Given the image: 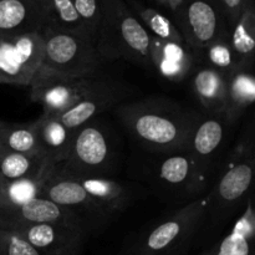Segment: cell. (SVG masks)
Masks as SVG:
<instances>
[{
    "mask_svg": "<svg viewBox=\"0 0 255 255\" xmlns=\"http://www.w3.org/2000/svg\"><path fill=\"white\" fill-rule=\"evenodd\" d=\"M254 169V137L251 129L231 152L227 167L207 193L209 203L206 219L212 224L226 223L236 214L251 196Z\"/></svg>",
    "mask_w": 255,
    "mask_h": 255,
    "instance_id": "277c9868",
    "label": "cell"
},
{
    "mask_svg": "<svg viewBox=\"0 0 255 255\" xmlns=\"http://www.w3.org/2000/svg\"><path fill=\"white\" fill-rule=\"evenodd\" d=\"M72 2L90 39L95 44L100 20H101V7L99 0H72Z\"/></svg>",
    "mask_w": 255,
    "mask_h": 255,
    "instance_id": "f546056e",
    "label": "cell"
},
{
    "mask_svg": "<svg viewBox=\"0 0 255 255\" xmlns=\"http://www.w3.org/2000/svg\"><path fill=\"white\" fill-rule=\"evenodd\" d=\"M0 84H7V81L1 76V75H0Z\"/></svg>",
    "mask_w": 255,
    "mask_h": 255,
    "instance_id": "e575fe53",
    "label": "cell"
},
{
    "mask_svg": "<svg viewBox=\"0 0 255 255\" xmlns=\"http://www.w3.org/2000/svg\"><path fill=\"white\" fill-rule=\"evenodd\" d=\"M0 255H41L19 234L0 229Z\"/></svg>",
    "mask_w": 255,
    "mask_h": 255,
    "instance_id": "4dcf8cb0",
    "label": "cell"
},
{
    "mask_svg": "<svg viewBox=\"0 0 255 255\" xmlns=\"http://www.w3.org/2000/svg\"><path fill=\"white\" fill-rule=\"evenodd\" d=\"M192 90L207 116H223L227 105V76L203 65L193 72Z\"/></svg>",
    "mask_w": 255,
    "mask_h": 255,
    "instance_id": "d6986e66",
    "label": "cell"
},
{
    "mask_svg": "<svg viewBox=\"0 0 255 255\" xmlns=\"http://www.w3.org/2000/svg\"><path fill=\"white\" fill-rule=\"evenodd\" d=\"M112 162L111 137L106 128L91 121L74 131L66 158L52 173L65 177H106Z\"/></svg>",
    "mask_w": 255,
    "mask_h": 255,
    "instance_id": "8992f818",
    "label": "cell"
},
{
    "mask_svg": "<svg viewBox=\"0 0 255 255\" xmlns=\"http://www.w3.org/2000/svg\"><path fill=\"white\" fill-rule=\"evenodd\" d=\"M159 183L171 191L199 194L207 188L212 176L199 167L188 152L166 154L156 167Z\"/></svg>",
    "mask_w": 255,
    "mask_h": 255,
    "instance_id": "4fadbf2b",
    "label": "cell"
},
{
    "mask_svg": "<svg viewBox=\"0 0 255 255\" xmlns=\"http://www.w3.org/2000/svg\"><path fill=\"white\" fill-rule=\"evenodd\" d=\"M47 177L25 178L0 184V203L20 204L39 198L40 191Z\"/></svg>",
    "mask_w": 255,
    "mask_h": 255,
    "instance_id": "83f0119b",
    "label": "cell"
},
{
    "mask_svg": "<svg viewBox=\"0 0 255 255\" xmlns=\"http://www.w3.org/2000/svg\"><path fill=\"white\" fill-rule=\"evenodd\" d=\"M20 223H66L81 226L87 231L76 214L40 197L20 204L0 203V229Z\"/></svg>",
    "mask_w": 255,
    "mask_h": 255,
    "instance_id": "9a60e30c",
    "label": "cell"
},
{
    "mask_svg": "<svg viewBox=\"0 0 255 255\" xmlns=\"http://www.w3.org/2000/svg\"><path fill=\"white\" fill-rule=\"evenodd\" d=\"M201 57L206 60L207 66L213 67L227 77L238 67L237 57L229 44V37L217 40L204 47L203 50H201Z\"/></svg>",
    "mask_w": 255,
    "mask_h": 255,
    "instance_id": "f1b7e54d",
    "label": "cell"
},
{
    "mask_svg": "<svg viewBox=\"0 0 255 255\" xmlns=\"http://www.w3.org/2000/svg\"><path fill=\"white\" fill-rule=\"evenodd\" d=\"M255 213L252 196L246 201V208L233 228L221 241L201 255H254Z\"/></svg>",
    "mask_w": 255,
    "mask_h": 255,
    "instance_id": "ac0fdd59",
    "label": "cell"
},
{
    "mask_svg": "<svg viewBox=\"0 0 255 255\" xmlns=\"http://www.w3.org/2000/svg\"><path fill=\"white\" fill-rule=\"evenodd\" d=\"M101 20L96 35L101 60H126L149 70V34L125 0H99Z\"/></svg>",
    "mask_w": 255,
    "mask_h": 255,
    "instance_id": "7a4b0ae2",
    "label": "cell"
},
{
    "mask_svg": "<svg viewBox=\"0 0 255 255\" xmlns=\"http://www.w3.org/2000/svg\"><path fill=\"white\" fill-rule=\"evenodd\" d=\"M246 2L247 0H219V4H221L224 15H226L229 31L238 21Z\"/></svg>",
    "mask_w": 255,
    "mask_h": 255,
    "instance_id": "1f68e13d",
    "label": "cell"
},
{
    "mask_svg": "<svg viewBox=\"0 0 255 255\" xmlns=\"http://www.w3.org/2000/svg\"><path fill=\"white\" fill-rule=\"evenodd\" d=\"M117 116L144 149L154 153L188 151L194 127L202 115L168 97H148L121 104Z\"/></svg>",
    "mask_w": 255,
    "mask_h": 255,
    "instance_id": "6da1fadb",
    "label": "cell"
},
{
    "mask_svg": "<svg viewBox=\"0 0 255 255\" xmlns=\"http://www.w3.org/2000/svg\"><path fill=\"white\" fill-rule=\"evenodd\" d=\"M201 50H194L187 42L164 40L149 35L151 67L164 80L181 82L194 70Z\"/></svg>",
    "mask_w": 255,
    "mask_h": 255,
    "instance_id": "7c38bea8",
    "label": "cell"
},
{
    "mask_svg": "<svg viewBox=\"0 0 255 255\" xmlns=\"http://www.w3.org/2000/svg\"><path fill=\"white\" fill-rule=\"evenodd\" d=\"M209 198H197L144 229L121 255H186L206 222Z\"/></svg>",
    "mask_w": 255,
    "mask_h": 255,
    "instance_id": "3957f363",
    "label": "cell"
},
{
    "mask_svg": "<svg viewBox=\"0 0 255 255\" xmlns=\"http://www.w3.org/2000/svg\"><path fill=\"white\" fill-rule=\"evenodd\" d=\"M0 151L24 154H42L34 122L6 124L0 121Z\"/></svg>",
    "mask_w": 255,
    "mask_h": 255,
    "instance_id": "d4e9b609",
    "label": "cell"
},
{
    "mask_svg": "<svg viewBox=\"0 0 255 255\" xmlns=\"http://www.w3.org/2000/svg\"><path fill=\"white\" fill-rule=\"evenodd\" d=\"M47 25L92 41L75 10L72 0H47Z\"/></svg>",
    "mask_w": 255,
    "mask_h": 255,
    "instance_id": "4316f807",
    "label": "cell"
},
{
    "mask_svg": "<svg viewBox=\"0 0 255 255\" xmlns=\"http://www.w3.org/2000/svg\"><path fill=\"white\" fill-rule=\"evenodd\" d=\"M40 32L44 41L40 70L74 79L95 77L101 57L94 42L49 25Z\"/></svg>",
    "mask_w": 255,
    "mask_h": 255,
    "instance_id": "5b68a950",
    "label": "cell"
},
{
    "mask_svg": "<svg viewBox=\"0 0 255 255\" xmlns=\"http://www.w3.org/2000/svg\"><path fill=\"white\" fill-rule=\"evenodd\" d=\"M104 207L110 214L124 211L132 202V192L128 187L107 177H70Z\"/></svg>",
    "mask_w": 255,
    "mask_h": 255,
    "instance_id": "7402d4cb",
    "label": "cell"
},
{
    "mask_svg": "<svg viewBox=\"0 0 255 255\" xmlns=\"http://www.w3.org/2000/svg\"><path fill=\"white\" fill-rule=\"evenodd\" d=\"M39 197L47 199L62 208L69 209L72 213L76 214L81 221V214H86L94 218L96 217L106 218L110 214L80 186L79 182L75 181L74 178L60 176V174L51 173L47 177V179L42 184Z\"/></svg>",
    "mask_w": 255,
    "mask_h": 255,
    "instance_id": "5bb4252c",
    "label": "cell"
},
{
    "mask_svg": "<svg viewBox=\"0 0 255 255\" xmlns=\"http://www.w3.org/2000/svg\"><path fill=\"white\" fill-rule=\"evenodd\" d=\"M2 229L19 234L41 255H80L87 231L66 223H20Z\"/></svg>",
    "mask_w": 255,
    "mask_h": 255,
    "instance_id": "30bf717a",
    "label": "cell"
},
{
    "mask_svg": "<svg viewBox=\"0 0 255 255\" xmlns=\"http://www.w3.org/2000/svg\"><path fill=\"white\" fill-rule=\"evenodd\" d=\"M96 77L59 76L37 70L30 84V97L42 106V114L59 116L86 96L97 82Z\"/></svg>",
    "mask_w": 255,
    "mask_h": 255,
    "instance_id": "ba28073f",
    "label": "cell"
},
{
    "mask_svg": "<svg viewBox=\"0 0 255 255\" xmlns=\"http://www.w3.org/2000/svg\"><path fill=\"white\" fill-rule=\"evenodd\" d=\"M52 166L42 154L0 151V184L25 178L49 177Z\"/></svg>",
    "mask_w": 255,
    "mask_h": 255,
    "instance_id": "603a6c76",
    "label": "cell"
},
{
    "mask_svg": "<svg viewBox=\"0 0 255 255\" xmlns=\"http://www.w3.org/2000/svg\"><path fill=\"white\" fill-rule=\"evenodd\" d=\"M149 35L158 39L186 42L174 22L164 12L148 6L138 0H125Z\"/></svg>",
    "mask_w": 255,
    "mask_h": 255,
    "instance_id": "484cf974",
    "label": "cell"
},
{
    "mask_svg": "<svg viewBox=\"0 0 255 255\" xmlns=\"http://www.w3.org/2000/svg\"><path fill=\"white\" fill-rule=\"evenodd\" d=\"M44 51L41 32L0 37V75L9 85L30 86Z\"/></svg>",
    "mask_w": 255,
    "mask_h": 255,
    "instance_id": "9c48e42d",
    "label": "cell"
},
{
    "mask_svg": "<svg viewBox=\"0 0 255 255\" xmlns=\"http://www.w3.org/2000/svg\"><path fill=\"white\" fill-rule=\"evenodd\" d=\"M34 124L42 154L52 168H55L66 158L74 131H70L59 117L50 115L42 114Z\"/></svg>",
    "mask_w": 255,
    "mask_h": 255,
    "instance_id": "ffe728a7",
    "label": "cell"
},
{
    "mask_svg": "<svg viewBox=\"0 0 255 255\" xmlns=\"http://www.w3.org/2000/svg\"><path fill=\"white\" fill-rule=\"evenodd\" d=\"M36 1L39 2L42 7H44L45 11H46V14H47V0H36Z\"/></svg>",
    "mask_w": 255,
    "mask_h": 255,
    "instance_id": "836d02e7",
    "label": "cell"
},
{
    "mask_svg": "<svg viewBox=\"0 0 255 255\" xmlns=\"http://www.w3.org/2000/svg\"><path fill=\"white\" fill-rule=\"evenodd\" d=\"M174 25L184 41L198 51L217 40L229 37V27L219 0H183Z\"/></svg>",
    "mask_w": 255,
    "mask_h": 255,
    "instance_id": "52a82bcc",
    "label": "cell"
},
{
    "mask_svg": "<svg viewBox=\"0 0 255 255\" xmlns=\"http://www.w3.org/2000/svg\"><path fill=\"white\" fill-rule=\"evenodd\" d=\"M229 44L238 67H254L255 9L253 0H247L238 21L229 31Z\"/></svg>",
    "mask_w": 255,
    "mask_h": 255,
    "instance_id": "cb8c5ba5",
    "label": "cell"
},
{
    "mask_svg": "<svg viewBox=\"0 0 255 255\" xmlns=\"http://www.w3.org/2000/svg\"><path fill=\"white\" fill-rule=\"evenodd\" d=\"M255 101L253 67H237L227 77V105L224 120L233 126Z\"/></svg>",
    "mask_w": 255,
    "mask_h": 255,
    "instance_id": "44dd1931",
    "label": "cell"
},
{
    "mask_svg": "<svg viewBox=\"0 0 255 255\" xmlns=\"http://www.w3.org/2000/svg\"><path fill=\"white\" fill-rule=\"evenodd\" d=\"M47 14L36 0H0V37L40 32Z\"/></svg>",
    "mask_w": 255,
    "mask_h": 255,
    "instance_id": "e0dca14e",
    "label": "cell"
},
{
    "mask_svg": "<svg viewBox=\"0 0 255 255\" xmlns=\"http://www.w3.org/2000/svg\"><path fill=\"white\" fill-rule=\"evenodd\" d=\"M133 87L110 79H99L94 89L74 106L60 114L59 120L70 129L76 131L95 117L110 109H116L133 92Z\"/></svg>",
    "mask_w": 255,
    "mask_h": 255,
    "instance_id": "8fae6325",
    "label": "cell"
},
{
    "mask_svg": "<svg viewBox=\"0 0 255 255\" xmlns=\"http://www.w3.org/2000/svg\"><path fill=\"white\" fill-rule=\"evenodd\" d=\"M227 127L229 126L221 115L202 116L189 141L187 152L211 176L213 174L217 157L226 141Z\"/></svg>",
    "mask_w": 255,
    "mask_h": 255,
    "instance_id": "2e32d148",
    "label": "cell"
},
{
    "mask_svg": "<svg viewBox=\"0 0 255 255\" xmlns=\"http://www.w3.org/2000/svg\"><path fill=\"white\" fill-rule=\"evenodd\" d=\"M152 1L161 6L167 12V16L173 22L178 16L182 5H183V0H152Z\"/></svg>",
    "mask_w": 255,
    "mask_h": 255,
    "instance_id": "d6a6232c",
    "label": "cell"
}]
</instances>
